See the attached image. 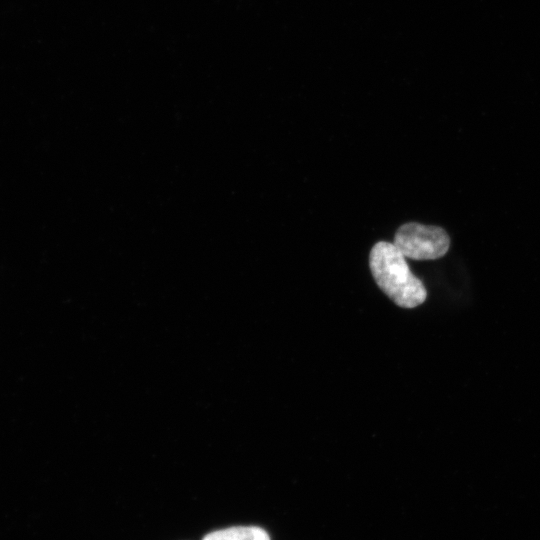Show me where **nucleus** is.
Wrapping results in <instances>:
<instances>
[{
    "label": "nucleus",
    "mask_w": 540,
    "mask_h": 540,
    "mask_svg": "<svg viewBox=\"0 0 540 540\" xmlns=\"http://www.w3.org/2000/svg\"><path fill=\"white\" fill-rule=\"evenodd\" d=\"M369 266L378 287L399 307L415 308L426 300L424 284L393 243L377 242L370 251Z\"/></svg>",
    "instance_id": "obj_1"
},
{
    "label": "nucleus",
    "mask_w": 540,
    "mask_h": 540,
    "mask_svg": "<svg viewBox=\"0 0 540 540\" xmlns=\"http://www.w3.org/2000/svg\"><path fill=\"white\" fill-rule=\"evenodd\" d=\"M393 244L404 257L434 260L447 253L450 238L441 227L408 222L397 229Z\"/></svg>",
    "instance_id": "obj_2"
},
{
    "label": "nucleus",
    "mask_w": 540,
    "mask_h": 540,
    "mask_svg": "<svg viewBox=\"0 0 540 540\" xmlns=\"http://www.w3.org/2000/svg\"><path fill=\"white\" fill-rule=\"evenodd\" d=\"M202 540H270V537L260 527L237 526L211 532Z\"/></svg>",
    "instance_id": "obj_3"
}]
</instances>
